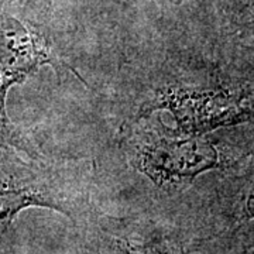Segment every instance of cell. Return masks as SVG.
<instances>
[{
	"label": "cell",
	"mask_w": 254,
	"mask_h": 254,
	"mask_svg": "<svg viewBox=\"0 0 254 254\" xmlns=\"http://www.w3.org/2000/svg\"><path fill=\"white\" fill-rule=\"evenodd\" d=\"M246 212L250 218L254 219V182L252 185V188L249 190L247 195V200H246Z\"/></svg>",
	"instance_id": "8992f818"
},
{
	"label": "cell",
	"mask_w": 254,
	"mask_h": 254,
	"mask_svg": "<svg viewBox=\"0 0 254 254\" xmlns=\"http://www.w3.org/2000/svg\"><path fill=\"white\" fill-rule=\"evenodd\" d=\"M48 208L72 216L69 198L46 171L21 163L17 157L0 160V226H9L21 210Z\"/></svg>",
	"instance_id": "277c9868"
},
{
	"label": "cell",
	"mask_w": 254,
	"mask_h": 254,
	"mask_svg": "<svg viewBox=\"0 0 254 254\" xmlns=\"http://www.w3.org/2000/svg\"><path fill=\"white\" fill-rule=\"evenodd\" d=\"M51 65L57 72L68 69L86 85L71 65L61 60L36 26H28L7 11H0V151L16 148L37 160L40 153L23 133L13 126L6 112L10 88L23 83L38 68Z\"/></svg>",
	"instance_id": "6da1fadb"
},
{
	"label": "cell",
	"mask_w": 254,
	"mask_h": 254,
	"mask_svg": "<svg viewBox=\"0 0 254 254\" xmlns=\"http://www.w3.org/2000/svg\"><path fill=\"white\" fill-rule=\"evenodd\" d=\"M110 254H185L182 247L170 239L133 240L115 237L110 243Z\"/></svg>",
	"instance_id": "5b68a950"
},
{
	"label": "cell",
	"mask_w": 254,
	"mask_h": 254,
	"mask_svg": "<svg viewBox=\"0 0 254 254\" xmlns=\"http://www.w3.org/2000/svg\"><path fill=\"white\" fill-rule=\"evenodd\" d=\"M154 110L171 112L180 134L185 136H203L219 127L247 122L252 116L245 95L225 88H170L157 93L141 115Z\"/></svg>",
	"instance_id": "7a4b0ae2"
},
{
	"label": "cell",
	"mask_w": 254,
	"mask_h": 254,
	"mask_svg": "<svg viewBox=\"0 0 254 254\" xmlns=\"http://www.w3.org/2000/svg\"><path fill=\"white\" fill-rule=\"evenodd\" d=\"M138 168L160 185L192 181L199 174L218 168L216 147L202 136L157 137L147 141L137 155Z\"/></svg>",
	"instance_id": "3957f363"
}]
</instances>
